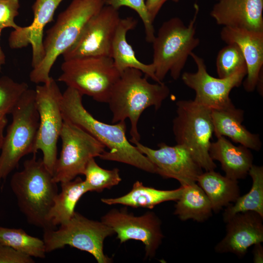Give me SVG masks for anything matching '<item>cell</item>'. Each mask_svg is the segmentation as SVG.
Returning a JSON list of instances; mask_svg holds the SVG:
<instances>
[{
    "instance_id": "obj_1",
    "label": "cell",
    "mask_w": 263,
    "mask_h": 263,
    "mask_svg": "<svg viewBox=\"0 0 263 263\" xmlns=\"http://www.w3.org/2000/svg\"><path fill=\"white\" fill-rule=\"evenodd\" d=\"M82 96L75 89L67 87L60 103L63 118L88 132L109 149L99 157L157 173L155 166L128 140L125 121L109 124L98 120L84 107Z\"/></svg>"
},
{
    "instance_id": "obj_2",
    "label": "cell",
    "mask_w": 263,
    "mask_h": 263,
    "mask_svg": "<svg viewBox=\"0 0 263 263\" xmlns=\"http://www.w3.org/2000/svg\"><path fill=\"white\" fill-rule=\"evenodd\" d=\"M143 74L132 68L122 72L107 102L113 115L112 123L130 120L131 143L140 140L137 125L144 111L150 106L159 110L170 92L164 83H150Z\"/></svg>"
},
{
    "instance_id": "obj_3",
    "label": "cell",
    "mask_w": 263,
    "mask_h": 263,
    "mask_svg": "<svg viewBox=\"0 0 263 263\" xmlns=\"http://www.w3.org/2000/svg\"><path fill=\"white\" fill-rule=\"evenodd\" d=\"M34 155L24 162L21 170L13 174L10 188L29 224L43 230L53 229L48 215L58 193L57 183L42 159Z\"/></svg>"
},
{
    "instance_id": "obj_4",
    "label": "cell",
    "mask_w": 263,
    "mask_h": 263,
    "mask_svg": "<svg viewBox=\"0 0 263 263\" xmlns=\"http://www.w3.org/2000/svg\"><path fill=\"white\" fill-rule=\"evenodd\" d=\"M104 0H73L57 16L54 25L46 32L43 40L45 56L29 74L36 84L46 83L57 57L76 42L89 21L104 5Z\"/></svg>"
},
{
    "instance_id": "obj_5",
    "label": "cell",
    "mask_w": 263,
    "mask_h": 263,
    "mask_svg": "<svg viewBox=\"0 0 263 263\" xmlns=\"http://www.w3.org/2000/svg\"><path fill=\"white\" fill-rule=\"evenodd\" d=\"M193 18L188 26L178 17L164 22L152 41V64L160 83L168 73L174 80L181 75L188 58L200 43L195 36L196 21L199 8L197 4Z\"/></svg>"
},
{
    "instance_id": "obj_6",
    "label": "cell",
    "mask_w": 263,
    "mask_h": 263,
    "mask_svg": "<svg viewBox=\"0 0 263 263\" xmlns=\"http://www.w3.org/2000/svg\"><path fill=\"white\" fill-rule=\"evenodd\" d=\"M0 153V184L15 169L21 159L36 154L39 116L35 105V91L28 89L12 112Z\"/></svg>"
},
{
    "instance_id": "obj_7",
    "label": "cell",
    "mask_w": 263,
    "mask_h": 263,
    "mask_svg": "<svg viewBox=\"0 0 263 263\" xmlns=\"http://www.w3.org/2000/svg\"><path fill=\"white\" fill-rule=\"evenodd\" d=\"M176 105L172 131L177 144L185 147L203 169L215 170L209 153L213 133L211 110L193 100H180Z\"/></svg>"
},
{
    "instance_id": "obj_8",
    "label": "cell",
    "mask_w": 263,
    "mask_h": 263,
    "mask_svg": "<svg viewBox=\"0 0 263 263\" xmlns=\"http://www.w3.org/2000/svg\"><path fill=\"white\" fill-rule=\"evenodd\" d=\"M58 81L94 100L107 103L120 75L112 57L90 56L64 60Z\"/></svg>"
},
{
    "instance_id": "obj_9",
    "label": "cell",
    "mask_w": 263,
    "mask_h": 263,
    "mask_svg": "<svg viewBox=\"0 0 263 263\" xmlns=\"http://www.w3.org/2000/svg\"><path fill=\"white\" fill-rule=\"evenodd\" d=\"M59 225L56 230H43L46 253L69 245L91 254L98 263L113 262L105 254L103 246L105 239L115 233L101 221L89 219L75 211L68 222Z\"/></svg>"
},
{
    "instance_id": "obj_10",
    "label": "cell",
    "mask_w": 263,
    "mask_h": 263,
    "mask_svg": "<svg viewBox=\"0 0 263 263\" xmlns=\"http://www.w3.org/2000/svg\"><path fill=\"white\" fill-rule=\"evenodd\" d=\"M35 91L39 116L35 150L36 152L42 151L43 162L53 174L57 159V141L64 121L60 106L62 93L52 77L48 82L38 85Z\"/></svg>"
},
{
    "instance_id": "obj_11",
    "label": "cell",
    "mask_w": 263,
    "mask_h": 263,
    "mask_svg": "<svg viewBox=\"0 0 263 263\" xmlns=\"http://www.w3.org/2000/svg\"><path fill=\"white\" fill-rule=\"evenodd\" d=\"M59 137L62 148L53 174L57 183L69 181L83 175L89 161L99 157L106 151L103 144L67 120H64Z\"/></svg>"
},
{
    "instance_id": "obj_12",
    "label": "cell",
    "mask_w": 263,
    "mask_h": 263,
    "mask_svg": "<svg viewBox=\"0 0 263 263\" xmlns=\"http://www.w3.org/2000/svg\"><path fill=\"white\" fill-rule=\"evenodd\" d=\"M101 221L113 230L121 244L130 240L142 242L145 257L149 259L155 257L164 237L161 221L152 211L136 216L124 208H113L104 214Z\"/></svg>"
},
{
    "instance_id": "obj_13",
    "label": "cell",
    "mask_w": 263,
    "mask_h": 263,
    "mask_svg": "<svg viewBox=\"0 0 263 263\" xmlns=\"http://www.w3.org/2000/svg\"><path fill=\"white\" fill-rule=\"evenodd\" d=\"M192 57L196 64L195 73L184 72V84L195 92L194 101L211 110H223L234 106L229 96L231 90L239 87L247 74L246 70L238 72L226 77H215L207 70L204 59L193 52Z\"/></svg>"
},
{
    "instance_id": "obj_14",
    "label": "cell",
    "mask_w": 263,
    "mask_h": 263,
    "mask_svg": "<svg viewBox=\"0 0 263 263\" xmlns=\"http://www.w3.org/2000/svg\"><path fill=\"white\" fill-rule=\"evenodd\" d=\"M120 19L118 10L104 5L74 45L62 54L64 60L90 56L112 57L113 41Z\"/></svg>"
},
{
    "instance_id": "obj_15",
    "label": "cell",
    "mask_w": 263,
    "mask_h": 263,
    "mask_svg": "<svg viewBox=\"0 0 263 263\" xmlns=\"http://www.w3.org/2000/svg\"><path fill=\"white\" fill-rule=\"evenodd\" d=\"M131 143L155 166L157 174L164 178L174 179L181 186L196 182L203 172L189 151L182 145L170 146L161 143L158 145L159 149L154 150L138 141Z\"/></svg>"
},
{
    "instance_id": "obj_16",
    "label": "cell",
    "mask_w": 263,
    "mask_h": 263,
    "mask_svg": "<svg viewBox=\"0 0 263 263\" xmlns=\"http://www.w3.org/2000/svg\"><path fill=\"white\" fill-rule=\"evenodd\" d=\"M64 0H35L32 6L34 18L29 26L12 31L8 44L12 49H19L30 44L32 49L31 65L37 67L45 56L43 30L46 25L54 20L55 12Z\"/></svg>"
},
{
    "instance_id": "obj_17",
    "label": "cell",
    "mask_w": 263,
    "mask_h": 263,
    "mask_svg": "<svg viewBox=\"0 0 263 263\" xmlns=\"http://www.w3.org/2000/svg\"><path fill=\"white\" fill-rule=\"evenodd\" d=\"M226 234L215 246L218 253L244 257L248 248L263 242V217L251 211L237 213L226 223Z\"/></svg>"
},
{
    "instance_id": "obj_18",
    "label": "cell",
    "mask_w": 263,
    "mask_h": 263,
    "mask_svg": "<svg viewBox=\"0 0 263 263\" xmlns=\"http://www.w3.org/2000/svg\"><path fill=\"white\" fill-rule=\"evenodd\" d=\"M263 0H218L210 15L223 27L263 32Z\"/></svg>"
},
{
    "instance_id": "obj_19",
    "label": "cell",
    "mask_w": 263,
    "mask_h": 263,
    "mask_svg": "<svg viewBox=\"0 0 263 263\" xmlns=\"http://www.w3.org/2000/svg\"><path fill=\"white\" fill-rule=\"evenodd\" d=\"M220 36L226 44L234 43L240 47L247 67L244 87L246 92H253L263 72V32L223 27Z\"/></svg>"
},
{
    "instance_id": "obj_20",
    "label": "cell",
    "mask_w": 263,
    "mask_h": 263,
    "mask_svg": "<svg viewBox=\"0 0 263 263\" xmlns=\"http://www.w3.org/2000/svg\"><path fill=\"white\" fill-rule=\"evenodd\" d=\"M211 142L209 153L211 159L219 161L225 176L238 180L244 179L253 165V156L249 149L236 146L224 136Z\"/></svg>"
},
{
    "instance_id": "obj_21",
    "label": "cell",
    "mask_w": 263,
    "mask_h": 263,
    "mask_svg": "<svg viewBox=\"0 0 263 263\" xmlns=\"http://www.w3.org/2000/svg\"><path fill=\"white\" fill-rule=\"evenodd\" d=\"M213 133L216 137L226 136L249 149L259 151L262 143L258 134L252 133L243 125L244 111L235 106L211 112Z\"/></svg>"
},
{
    "instance_id": "obj_22",
    "label": "cell",
    "mask_w": 263,
    "mask_h": 263,
    "mask_svg": "<svg viewBox=\"0 0 263 263\" xmlns=\"http://www.w3.org/2000/svg\"><path fill=\"white\" fill-rule=\"evenodd\" d=\"M137 24V20L132 17L120 19L113 41L112 58L120 73L127 68H135L140 70L147 77L160 83L155 76L152 63L147 64L139 60L132 46L127 40L128 32L134 29Z\"/></svg>"
},
{
    "instance_id": "obj_23",
    "label": "cell",
    "mask_w": 263,
    "mask_h": 263,
    "mask_svg": "<svg viewBox=\"0 0 263 263\" xmlns=\"http://www.w3.org/2000/svg\"><path fill=\"white\" fill-rule=\"evenodd\" d=\"M196 183L207 195L216 213L235 202L240 196L238 180L223 176L214 170L203 172Z\"/></svg>"
},
{
    "instance_id": "obj_24",
    "label": "cell",
    "mask_w": 263,
    "mask_h": 263,
    "mask_svg": "<svg viewBox=\"0 0 263 263\" xmlns=\"http://www.w3.org/2000/svg\"><path fill=\"white\" fill-rule=\"evenodd\" d=\"M183 187L173 190H160L145 186L139 181L133 184L132 189L119 197L101 198V201L108 205L120 204L134 208H153L162 203L175 201L180 197Z\"/></svg>"
},
{
    "instance_id": "obj_25",
    "label": "cell",
    "mask_w": 263,
    "mask_h": 263,
    "mask_svg": "<svg viewBox=\"0 0 263 263\" xmlns=\"http://www.w3.org/2000/svg\"><path fill=\"white\" fill-rule=\"evenodd\" d=\"M183 188L175 205L174 214L182 221L192 219L202 223L212 214L211 203L196 182L182 186Z\"/></svg>"
},
{
    "instance_id": "obj_26",
    "label": "cell",
    "mask_w": 263,
    "mask_h": 263,
    "mask_svg": "<svg viewBox=\"0 0 263 263\" xmlns=\"http://www.w3.org/2000/svg\"><path fill=\"white\" fill-rule=\"evenodd\" d=\"M61 188L48 215V222L53 229L72 218L78 201L89 192L84 180L78 176L72 180L61 183Z\"/></svg>"
},
{
    "instance_id": "obj_27",
    "label": "cell",
    "mask_w": 263,
    "mask_h": 263,
    "mask_svg": "<svg viewBox=\"0 0 263 263\" xmlns=\"http://www.w3.org/2000/svg\"><path fill=\"white\" fill-rule=\"evenodd\" d=\"M248 174L252 180L251 189L226 207L223 216L225 223L237 213L249 211L263 217V167L253 165Z\"/></svg>"
},
{
    "instance_id": "obj_28",
    "label": "cell",
    "mask_w": 263,
    "mask_h": 263,
    "mask_svg": "<svg viewBox=\"0 0 263 263\" xmlns=\"http://www.w3.org/2000/svg\"><path fill=\"white\" fill-rule=\"evenodd\" d=\"M0 244L11 247L32 257L43 259L46 257L43 240L29 235L21 228L0 226Z\"/></svg>"
},
{
    "instance_id": "obj_29",
    "label": "cell",
    "mask_w": 263,
    "mask_h": 263,
    "mask_svg": "<svg viewBox=\"0 0 263 263\" xmlns=\"http://www.w3.org/2000/svg\"><path fill=\"white\" fill-rule=\"evenodd\" d=\"M85 184L91 192H102L104 189H110L121 181L119 170L117 168L106 169L100 167L94 158L88 162L83 174Z\"/></svg>"
},
{
    "instance_id": "obj_30",
    "label": "cell",
    "mask_w": 263,
    "mask_h": 263,
    "mask_svg": "<svg viewBox=\"0 0 263 263\" xmlns=\"http://www.w3.org/2000/svg\"><path fill=\"white\" fill-rule=\"evenodd\" d=\"M216 71L220 78H226L243 70L247 71L243 53L236 44H227L218 52L216 61Z\"/></svg>"
},
{
    "instance_id": "obj_31",
    "label": "cell",
    "mask_w": 263,
    "mask_h": 263,
    "mask_svg": "<svg viewBox=\"0 0 263 263\" xmlns=\"http://www.w3.org/2000/svg\"><path fill=\"white\" fill-rule=\"evenodd\" d=\"M28 89V84L24 82H16L7 75L0 77V117L11 114Z\"/></svg>"
},
{
    "instance_id": "obj_32",
    "label": "cell",
    "mask_w": 263,
    "mask_h": 263,
    "mask_svg": "<svg viewBox=\"0 0 263 263\" xmlns=\"http://www.w3.org/2000/svg\"><path fill=\"white\" fill-rule=\"evenodd\" d=\"M104 4L118 10L128 7L135 11L141 18L145 28L146 40L152 43L155 38L153 23L150 19L145 0H104Z\"/></svg>"
},
{
    "instance_id": "obj_33",
    "label": "cell",
    "mask_w": 263,
    "mask_h": 263,
    "mask_svg": "<svg viewBox=\"0 0 263 263\" xmlns=\"http://www.w3.org/2000/svg\"><path fill=\"white\" fill-rule=\"evenodd\" d=\"M19 0H0V29L11 27L18 29L20 26L15 22L19 14Z\"/></svg>"
},
{
    "instance_id": "obj_34",
    "label": "cell",
    "mask_w": 263,
    "mask_h": 263,
    "mask_svg": "<svg viewBox=\"0 0 263 263\" xmlns=\"http://www.w3.org/2000/svg\"><path fill=\"white\" fill-rule=\"evenodd\" d=\"M32 257L11 247L0 244V263H33Z\"/></svg>"
},
{
    "instance_id": "obj_35",
    "label": "cell",
    "mask_w": 263,
    "mask_h": 263,
    "mask_svg": "<svg viewBox=\"0 0 263 263\" xmlns=\"http://www.w3.org/2000/svg\"><path fill=\"white\" fill-rule=\"evenodd\" d=\"M168 0L177 2L179 0H146V5L150 20L153 23L164 4Z\"/></svg>"
},
{
    "instance_id": "obj_36",
    "label": "cell",
    "mask_w": 263,
    "mask_h": 263,
    "mask_svg": "<svg viewBox=\"0 0 263 263\" xmlns=\"http://www.w3.org/2000/svg\"><path fill=\"white\" fill-rule=\"evenodd\" d=\"M252 251L253 261L254 263H263V247L261 243H257L253 245Z\"/></svg>"
},
{
    "instance_id": "obj_37",
    "label": "cell",
    "mask_w": 263,
    "mask_h": 263,
    "mask_svg": "<svg viewBox=\"0 0 263 263\" xmlns=\"http://www.w3.org/2000/svg\"><path fill=\"white\" fill-rule=\"evenodd\" d=\"M8 123L7 116L0 117V150L4 139V131Z\"/></svg>"
},
{
    "instance_id": "obj_38",
    "label": "cell",
    "mask_w": 263,
    "mask_h": 263,
    "mask_svg": "<svg viewBox=\"0 0 263 263\" xmlns=\"http://www.w3.org/2000/svg\"><path fill=\"white\" fill-rule=\"evenodd\" d=\"M2 29H0V37ZM6 62V56L0 47V73L1 71L2 65H4Z\"/></svg>"
}]
</instances>
